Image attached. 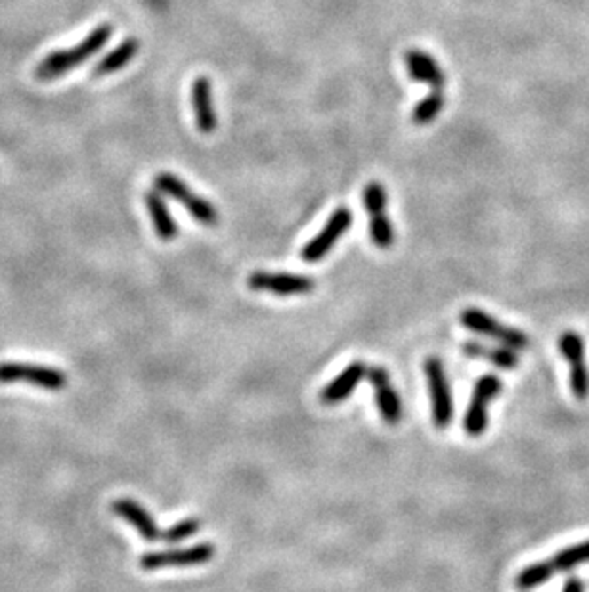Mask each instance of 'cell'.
I'll return each instance as SVG.
<instances>
[{
  "instance_id": "cell-1",
  "label": "cell",
  "mask_w": 589,
  "mask_h": 592,
  "mask_svg": "<svg viewBox=\"0 0 589 592\" xmlns=\"http://www.w3.org/2000/svg\"><path fill=\"white\" fill-rule=\"evenodd\" d=\"M114 28L109 23H102V26L94 28L87 37L81 43H77L73 48H64V51H56L44 56L39 66L35 67V77L39 81H56L59 77L67 75L71 69L82 66L84 62L102 51L106 43L112 39Z\"/></svg>"
},
{
  "instance_id": "cell-2",
  "label": "cell",
  "mask_w": 589,
  "mask_h": 592,
  "mask_svg": "<svg viewBox=\"0 0 589 592\" xmlns=\"http://www.w3.org/2000/svg\"><path fill=\"white\" fill-rule=\"evenodd\" d=\"M153 186L159 194L169 196L170 200L178 201L182 208L193 217L195 221L205 226H215L220 221V215L211 201L198 196L195 192L184 183V180L173 173H159L153 178Z\"/></svg>"
},
{
  "instance_id": "cell-3",
  "label": "cell",
  "mask_w": 589,
  "mask_h": 592,
  "mask_svg": "<svg viewBox=\"0 0 589 592\" xmlns=\"http://www.w3.org/2000/svg\"><path fill=\"white\" fill-rule=\"evenodd\" d=\"M459 322L463 328H467L469 332L490 337V340H496L501 345L513 349V351H521V349H526L530 345L529 335H526L522 330L501 324L496 317L488 315V312L483 309L469 307V309L461 311Z\"/></svg>"
},
{
  "instance_id": "cell-4",
  "label": "cell",
  "mask_w": 589,
  "mask_h": 592,
  "mask_svg": "<svg viewBox=\"0 0 589 592\" xmlns=\"http://www.w3.org/2000/svg\"><path fill=\"white\" fill-rule=\"evenodd\" d=\"M425 378L431 397V414L438 430H446L453 420V397L446 376L444 365L438 357H428L425 360Z\"/></svg>"
},
{
  "instance_id": "cell-5",
  "label": "cell",
  "mask_w": 589,
  "mask_h": 592,
  "mask_svg": "<svg viewBox=\"0 0 589 592\" xmlns=\"http://www.w3.org/2000/svg\"><path fill=\"white\" fill-rule=\"evenodd\" d=\"M0 383H29L46 391H59L67 388V374L29 362H0Z\"/></svg>"
},
{
  "instance_id": "cell-6",
  "label": "cell",
  "mask_w": 589,
  "mask_h": 592,
  "mask_svg": "<svg viewBox=\"0 0 589 592\" xmlns=\"http://www.w3.org/2000/svg\"><path fill=\"white\" fill-rule=\"evenodd\" d=\"M503 383L496 374H484L476 380L467 413L463 418V430L469 438H481L488 428V405L501 393Z\"/></svg>"
},
{
  "instance_id": "cell-7",
  "label": "cell",
  "mask_w": 589,
  "mask_h": 592,
  "mask_svg": "<svg viewBox=\"0 0 589 592\" xmlns=\"http://www.w3.org/2000/svg\"><path fill=\"white\" fill-rule=\"evenodd\" d=\"M213 542H200L188 549H169L159 552H147L140 558V567L144 572H157L165 567H195L211 562L215 558Z\"/></svg>"
},
{
  "instance_id": "cell-8",
  "label": "cell",
  "mask_w": 589,
  "mask_h": 592,
  "mask_svg": "<svg viewBox=\"0 0 589 592\" xmlns=\"http://www.w3.org/2000/svg\"><path fill=\"white\" fill-rule=\"evenodd\" d=\"M350 226H352V211L345 208V205H342V208H337L334 213H331L329 221L326 223L322 231L302 248L301 259L304 263L322 261L327 253L335 248L337 240L349 233Z\"/></svg>"
},
{
  "instance_id": "cell-9",
  "label": "cell",
  "mask_w": 589,
  "mask_h": 592,
  "mask_svg": "<svg viewBox=\"0 0 589 592\" xmlns=\"http://www.w3.org/2000/svg\"><path fill=\"white\" fill-rule=\"evenodd\" d=\"M247 286L253 289V292H266V294H274L278 297H289V296L310 294L316 282L310 276H302V274L255 271L247 278Z\"/></svg>"
},
{
  "instance_id": "cell-10",
  "label": "cell",
  "mask_w": 589,
  "mask_h": 592,
  "mask_svg": "<svg viewBox=\"0 0 589 592\" xmlns=\"http://www.w3.org/2000/svg\"><path fill=\"white\" fill-rule=\"evenodd\" d=\"M365 376L375 390V403L379 408V414H381V418L389 426H397L402 420V401L397 390L392 388L389 370L375 365L372 368H367Z\"/></svg>"
},
{
  "instance_id": "cell-11",
  "label": "cell",
  "mask_w": 589,
  "mask_h": 592,
  "mask_svg": "<svg viewBox=\"0 0 589 592\" xmlns=\"http://www.w3.org/2000/svg\"><path fill=\"white\" fill-rule=\"evenodd\" d=\"M365 372H367V367L364 360L350 362V365L339 374V376L331 380L320 391L322 405L335 407L342 401H347L350 393L358 388V383L365 378Z\"/></svg>"
},
{
  "instance_id": "cell-12",
  "label": "cell",
  "mask_w": 589,
  "mask_h": 592,
  "mask_svg": "<svg viewBox=\"0 0 589 592\" xmlns=\"http://www.w3.org/2000/svg\"><path fill=\"white\" fill-rule=\"evenodd\" d=\"M112 510L121 517V519H125V522H129L134 529L138 531V535L147 541V542H155L161 539V533L163 531L159 529L157 522L153 519V516L147 512L144 506L138 502V501H134V499H117L114 501L112 504Z\"/></svg>"
},
{
  "instance_id": "cell-13",
  "label": "cell",
  "mask_w": 589,
  "mask_h": 592,
  "mask_svg": "<svg viewBox=\"0 0 589 592\" xmlns=\"http://www.w3.org/2000/svg\"><path fill=\"white\" fill-rule=\"evenodd\" d=\"M404 59H406L410 79L417 83H425L435 91H440L444 87L446 83L444 71H442V67L436 64V59L431 54L412 48V51H408L406 56H404Z\"/></svg>"
},
{
  "instance_id": "cell-14",
  "label": "cell",
  "mask_w": 589,
  "mask_h": 592,
  "mask_svg": "<svg viewBox=\"0 0 589 592\" xmlns=\"http://www.w3.org/2000/svg\"><path fill=\"white\" fill-rule=\"evenodd\" d=\"M211 81L207 77H198L192 84V104L195 114V125L203 135H211L216 129V114L213 107Z\"/></svg>"
},
{
  "instance_id": "cell-15",
  "label": "cell",
  "mask_w": 589,
  "mask_h": 592,
  "mask_svg": "<svg viewBox=\"0 0 589 592\" xmlns=\"http://www.w3.org/2000/svg\"><path fill=\"white\" fill-rule=\"evenodd\" d=\"M144 201H145L147 213H150L152 217L155 234L163 241L175 240L178 236V225L175 221V217L170 215L163 196L159 194L157 190H150V192H145Z\"/></svg>"
},
{
  "instance_id": "cell-16",
  "label": "cell",
  "mask_w": 589,
  "mask_h": 592,
  "mask_svg": "<svg viewBox=\"0 0 589 592\" xmlns=\"http://www.w3.org/2000/svg\"><path fill=\"white\" fill-rule=\"evenodd\" d=\"M461 353L469 359H481L488 360L490 365L501 370H514L519 367V355L513 349L499 345V347H490L478 342H465L461 345Z\"/></svg>"
},
{
  "instance_id": "cell-17",
  "label": "cell",
  "mask_w": 589,
  "mask_h": 592,
  "mask_svg": "<svg viewBox=\"0 0 589 592\" xmlns=\"http://www.w3.org/2000/svg\"><path fill=\"white\" fill-rule=\"evenodd\" d=\"M138 51H140L138 39H134V37L125 39L117 48H114L112 52L106 54V58H102L100 62L94 66V75L96 77H107L112 74H117L119 69H122L132 62V58L138 54Z\"/></svg>"
},
{
  "instance_id": "cell-18",
  "label": "cell",
  "mask_w": 589,
  "mask_h": 592,
  "mask_svg": "<svg viewBox=\"0 0 589 592\" xmlns=\"http://www.w3.org/2000/svg\"><path fill=\"white\" fill-rule=\"evenodd\" d=\"M557 572L551 560H542V562H534L529 567H524V570L517 575L514 579V587L519 590H532L546 585L551 577H554Z\"/></svg>"
},
{
  "instance_id": "cell-19",
  "label": "cell",
  "mask_w": 589,
  "mask_h": 592,
  "mask_svg": "<svg viewBox=\"0 0 589 592\" xmlns=\"http://www.w3.org/2000/svg\"><path fill=\"white\" fill-rule=\"evenodd\" d=\"M555 572H572L576 567L589 564V539L576 542V545L561 549L554 558H551Z\"/></svg>"
},
{
  "instance_id": "cell-20",
  "label": "cell",
  "mask_w": 589,
  "mask_h": 592,
  "mask_svg": "<svg viewBox=\"0 0 589 592\" xmlns=\"http://www.w3.org/2000/svg\"><path fill=\"white\" fill-rule=\"evenodd\" d=\"M442 107H444V96H442L440 91H433L413 107L412 121L420 127L433 123V121L438 117V114L442 112Z\"/></svg>"
},
{
  "instance_id": "cell-21",
  "label": "cell",
  "mask_w": 589,
  "mask_h": 592,
  "mask_svg": "<svg viewBox=\"0 0 589 592\" xmlns=\"http://www.w3.org/2000/svg\"><path fill=\"white\" fill-rule=\"evenodd\" d=\"M559 351L567 359L569 367H578L585 362V345L580 334L572 330L562 332L559 337Z\"/></svg>"
},
{
  "instance_id": "cell-22",
  "label": "cell",
  "mask_w": 589,
  "mask_h": 592,
  "mask_svg": "<svg viewBox=\"0 0 589 592\" xmlns=\"http://www.w3.org/2000/svg\"><path fill=\"white\" fill-rule=\"evenodd\" d=\"M370 238L379 249H389L395 244V228H392L387 213L370 217Z\"/></svg>"
},
{
  "instance_id": "cell-23",
  "label": "cell",
  "mask_w": 589,
  "mask_h": 592,
  "mask_svg": "<svg viewBox=\"0 0 589 592\" xmlns=\"http://www.w3.org/2000/svg\"><path fill=\"white\" fill-rule=\"evenodd\" d=\"M200 529H201V519L184 517L173 527H169L167 531H163L161 541H165L167 545H178V542L193 537L195 533H200Z\"/></svg>"
},
{
  "instance_id": "cell-24",
  "label": "cell",
  "mask_w": 589,
  "mask_h": 592,
  "mask_svg": "<svg viewBox=\"0 0 589 592\" xmlns=\"http://www.w3.org/2000/svg\"><path fill=\"white\" fill-rule=\"evenodd\" d=\"M389 205V194L381 183H370L364 188V208L367 215L385 213Z\"/></svg>"
},
{
  "instance_id": "cell-25",
  "label": "cell",
  "mask_w": 589,
  "mask_h": 592,
  "mask_svg": "<svg viewBox=\"0 0 589 592\" xmlns=\"http://www.w3.org/2000/svg\"><path fill=\"white\" fill-rule=\"evenodd\" d=\"M570 390L580 401H585L589 397V368L585 362L578 367H570Z\"/></svg>"
},
{
  "instance_id": "cell-26",
  "label": "cell",
  "mask_w": 589,
  "mask_h": 592,
  "mask_svg": "<svg viewBox=\"0 0 589 592\" xmlns=\"http://www.w3.org/2000/svg\"><path fill=\"white\" fill-rule=\"evenodd\" d=\"M562 592H585L582 579L576 577V575H570L562 585Z\"/></svg>"
}]
</instances>
